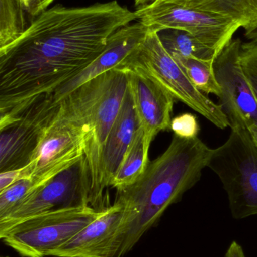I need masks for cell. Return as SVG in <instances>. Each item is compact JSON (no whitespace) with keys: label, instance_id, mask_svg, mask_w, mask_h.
Segmentation results:
<instances>
[{"label":"cell","instance_id":"cell-13","mask_svg":"<svg viewBox=\"0 0 257 257\" xmlns=\"http://www.w3.org/2000/svg\"><path fill=\"white\" fill-rule=\"evenodd\" d=\"M124 70L128 73V87L134 99L139 124L151 144L160 132L170 128L175 98L146 75Z\"/></svg>","mask_w":257,"mask_h":257},{"label":"cell","instance_id":"cell-20","mask_svg":"<svg viewBox=\"0 0 257 257\" xmlns=\"http://www.w3.org/2000/svg\"><path fill=\"white\" fill-rule=\"evenodd\" d=\"M187 74L193 85L203 93L214 94L219 97L221 93L214 70V61H205L194 58L173 57Z\"/></svg>","mask_w":257,"mask_h":257},{"label":"cell","instance_id":"cell-24","mask_svg":"<svg viewBox=\"0 0 257 257\" xmlns=\"http://www.w3.org/2000/svg\"><path fill=\"white\" fill-rule=\"evenodd\" d=\"M24 178L22 169L15 170L6 171L0 174V192L6 190L9 186L18 181V180Z\"/></svg>","mask_w":257,"mask_h":257},{"label":"cell","instance_id":"cell-16","mask_svg":"<svg viewBox=\"0 0 257 257\" xmlns=\"http://www.w3.org/2000/svg\"><path fill=\"white\" fill-rule=\"evenodd\" d=\"M41 13L39 0H0V48L16 40Z\"/></svg>","mask_w":257,"mask_h":257},{"label":"cell","instance_id":"cell-25","mask_svg":"<svg viewBox=\"0 0 257 257\" xmlns=\"http://www.w3.org/2000/svg\"><path fill=\"white\" fill-rule=\"evenodd\" d=\"M225 257H246L242 247L236 241H233L229 246Z\"/></svg>","mask_w":257,"mask_h":257},{"label":"cell","instance_id":"cell-3","mask_svg":"<svg viewBox=\"0 0 257 257\" xmlns=\"http://www.w3.org/2000/svg\"><path fill=\"white\" fill-rule=\"evenodd\" d=\"M128 89V73L116 68L84 83L60 101L63 111L87 130L84 157L89 169L92 207L98 211L110 207L105 205L107 195L101 187V158Z\"/></svg>","mask_w":257,"mask_h":257},{"label":"cell","instance_id":"cell-5","mask_svg":"<svg viewBox=\"0 0 257 257\" xmlns=\"http://www.w3.org/2000/svg\"><path fill=\"white\" fill-rule=\"evenodd\" d=\"M208 167L221 181L233 218L257 215V145L248 130H232L213 149Z\"/></svg>","mask_w":257,"mask_h":257},{"label":"cell","instance_id":"cell-26","mask_svg":"<svg viewBox=\"0 0 257 257\" xmlns=\"http://www.w3.org/2000/svg\"><path fill=\"white\" fill-rule=\"evenodd\" d=\"M245 36L249 40L247 45L257 48V24L245 30Z\"/></svg>","mask_w":257,"mask_h":257},{"label":"cell","instance_id":"cell-27","mask_svg":"<svg viewBox=\"0 0 257 257\" xmlns=\"http://www.w3.org/2000/svg\"><path fill=\"white\" fill-rule=\"evenodd\" d=\"M54 0H39L40 9L42 12L48 9V6L54 2Z\"/></svg>","mask_w":257,"mask_h":257},{"label":"cell","instance_id":"cell-4","mask_svg":"<svg viewBox=\"0 0 257 257\" xmlns=\"http://www.w3.org/2000/svg\"><path fill=\"white\" fill-rule=\"evenodd\" d=\"M116 68L146 75L167 90L175 100L185 104L217 127L223 130L229 126L221 106L193 85L163 46L156 31L148 29L144 40Z\"/></svg>","mask_w":257,"mask_h":257},{"label":"cell","instance_id":"cell-29","mask_svg":"<svg viewBox=\"0 0 257 257\" xmlns=\"http://www.w3.org/2000/svg\"><path fill=\"white\" fill-rule=\"evenodd\" d=\"M249 131H250L253 140H254L257 145V126H253V127L250 128Z\"/></svg>","mask_w":257,"mask_h":257},{"label":"cell","instance_id":"cell-19","mask_svg":"<svg viewBox=\"0 0 257 257\" xmlns=\"http://www.w3.org/2000/svg\"><path fill=\"white\" fill-rule=\"evenodd\" d=\"M157 33L163 46L172 57L214 61L219 54L184 30L164 29Z\"/></svg>","mask_w":257,"mask_h":257},{"label":"cell","instance_id":"cell-9","mask_svg":"<svg viewBox=\"0 0 257 257\" xmlns=\"http://www.w3.org/2000/svg\"><path fill=\"white\" fill-rule=\"evenodd\" d=\"M87 140V130L60 105L57 117L45 132L31 161L23 168L24 178H30L36 188L45 184L84 157Z\"/></svg>","mask_w":257,"mask_h":257},{"label":"cell","instance_id":"cell-8","mask_svg":"<svg viewBox=\"0 0 257 257\" xmlns=\"http://www.w3.org/2000/svg\"><path fill=\"white\" fill-rule=\"evenodd\" d=\"M137 21L149 30H184L220 54L241 26L234 20L172 3H154L137 8Z\"/></svg>","mask_w":257,"mask_h":257},{"label":"cell","instance_id":"cell-6","mask_svg":"<svg viewBox=\"0 0 257 257\" xmlns=\"http://www.w3.org/2000/svg\"><path fill=\"white\" fill-rule=\"evenodd\" d=\"M101 212L91 206L48 211L13 225L0 232V238L21 256H51Z\"/></svg>","mask_w":257,"mask_h":257},{"label":"cell","instance_id":"cell-11","mask_svg":"<svg viewBox=\"0 0 257 257\" xmlns=\"http://www.w3.org/2000/svg\"><path fill=\"white\" fill-rule=\"evenodd\" d=\"M242 42L232 39L214 62L222 110L232 130L257 126V100L241 64Z\"/></svg>","mask_w":257,"mask_h":257},{"label":"cell","instance_id":"cell-21","mask_svg":"<svg viewBox=\"0 0 257 257\" xmlns=\"http://www.w3.org/2000/svg\"><path fill=\"white\" fill-rule=\"evenodd\" d=\"M30 178H21L0 192V221L7 218L36 190Z\"/></svg>","mask_w":257,"mask_h":257},{"label":"cell","instance_id":"cell-23","mask_svg":"<svg viewBox=\"0 0 257 257\" xmlns=\"http://www.w3.org/2000/svg\"><path fill=\"white\" fill-rule=\"evenodd\" d=\"M241 64L257 100V48L243 44Z\"/></svg>","mask_w":257,"mask_h":257},{"label":"cell","instance_id":"cell-2","mask_svg":"<svg viewBox=\"0 0 257 257\" xmlns=\"http://www.w3.org/2000/svg\"><path fill=\"white\" fill-rule=\"evenodd\" d=\"M212 153L198 137L187 139L174 135L167 150L149 162L138 180L118 192L116 202L122 205L124 214L116 257L129 253L166 210L199 182Z\"/></svg>","mask_w":257,"mask_h":257},{"label":"cell","instance_id":"cell-15","mask_svg":"<svg viewBox=\"0 0 257 257\" xmlns=\"http://www.w3.org/2000/svg\"><path fill=\"white\" fill-rule=\"evenodd\" d=\"M140 127L134 99L128 87L117 119L104 145L101 164V182L106 193L111 187L125 153L131 145L136 132ZM107 194V193H106Z\"/></svg>","mask_w":257,"mask_h":257},{"label":"cell","instance_id":"cell-10","mask_svg":"<svg viewBox=\"0 0 257 257\" xmlns=\"http://www.w3.org/2000/svg\"><path fill=\"white\" fill-rule=\"evenodd\" d=\"M81 206L92 207L90 180L84 157L33 190L7 218L0 221V232L38 214Z\"/></svg>","mask_w":257,"mask_h":257},{"label":"cell","instance_id":"cell-22","mask_svg":"<svg viewBox=\"0 0 257 257\" xmlns=\"http://www.w3.org/2000/svg\"><path fill=\"white\" fill-rule=\"evenodd\" d=\"M170 128L176 136L191 139L198 137L200 128L197 117L194 114L185 113L172 119Z\"/></svg>","mask_w":257,"mask_h":257},{"label":"cell","instance_id":"cell-17","mask_svg":"<svg viewBox=\"0 0 257 257\" xmlns=\"http://www.w3.org/2000/svg\"><path fill=\"white\" fill-rule=\"evenodd\" d=\"M230 18L247 30L257 24V0H155ZM154 3V2H153Z\"/></svg>","mask_w":257,"mask_h":257},{"label":"cell","instance_id":"cell-30","mask_svg":"<svg viewBox=\"0 0 257 257\" xmlns=\"http://www.w3.org/2000/svg\"><path fill=\"white\" fill-rule=\"evenodd\" d=\"M3 257H9V256H3Z\"/></svg>","mask_w":257,"mask_h":257},{"label":"cell","instance_id":"cell-7","mask_svg":"<svg viewBox=\"0 0 257 257\" xmlns=\"http://www.w3.org/2000/svg\"><path fill=\"white\" fill-rule=\"evenodd\" d=\"M53 93L39 95L11 114L0 116V171L15 170L31 161L45 132L60 111Z\"/></svg>","mask_w":257,"mask_h":257},{"label":"cell","instance_id":"cell-12","mask_svg":"<svg viewBox=\"0 0 257 257\" xmlns=\"http://www.w3.org/2000/svg\"><path fill=\"white\" fill-rule=\"evenodd\" d=\"M123 214L122 205L115 202L73 238L54 250L51 256L116 257Z\"/></svg>","mask_w":257,"mask_h":257},{"label":"cell","instance_id":"cell-28","mask_svg":"<svg viewBox=\"0 0 257 257\" xmlns=\"http://www.w3.org/2000/svg\"><path fill=\"white\" fill-rule=\"evenodd\" d=\"M155 0H135L136 8L142 7V6H146L153 3Z\"/></svg>","mask_w":257,"mask_h":257},{"label":"cell","instance_id":"cell-18","mask_svg":"<svg viewBox=\"0 0 257 257\" xmlns=\"http://www.w3.org/2000/svg\"><path fill=\"white\" fill-rule=\"evenodd\" d=\"M150 145L140 126L112 181L111 187L117 192L132 185L143 175L149 162Z\"/></svg>","mask_w":257,"mask_h":257},{"label":"cell","instance_id":"cell-14","mask_svg":"<svg viewBox=\"0 0 257 257\" xmlns=\"http://www.w3.org/2000/svg\"><path fill=\"white\" fill-rule=\"evenodd\" d=\"M147 33V27L139 21L119 29L111 36L101 55L54 90L53 95L55 100L60 102L84 83L116 69L142 43Z\"/></svg>","mask_w":257,"mask_h":257},{"label":"cell","instance_id":"cell-1","mask_svg":"<svg viewBox=\"0 0 257 257\" xmlns=\"http://www.w3.org/2000/svg\"><path fill=\"white\" fill-rule=\"evenodd\" d=\"M136 21L135 12L116 0L44 11L0 48V116L54 93L101 55L116 32Z\"/></svg>","mask_w":257,"mask_h":257}]
</instances>
